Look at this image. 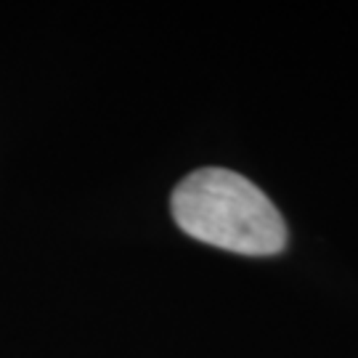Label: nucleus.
I'll use <instances>...</instances> for the list:
<instances>
[{
  "label": "nucleus",
  "mask_w": 358,
  "mask_h": 358,
  "mask_svg": "<svg viewBox=\"0 0 358 358\" xmlns=\"http://www.w3.org/2000/svg\"><path fill=\"white\" fill-rule=\"evenodd\" d=\"M170 210L183 234L236 255L268 257L287 247L282 213L250 178L226 167H202L180 180Z\"/></svg>",
  "instance_id": "nucleus-1"
}]
</instances>
